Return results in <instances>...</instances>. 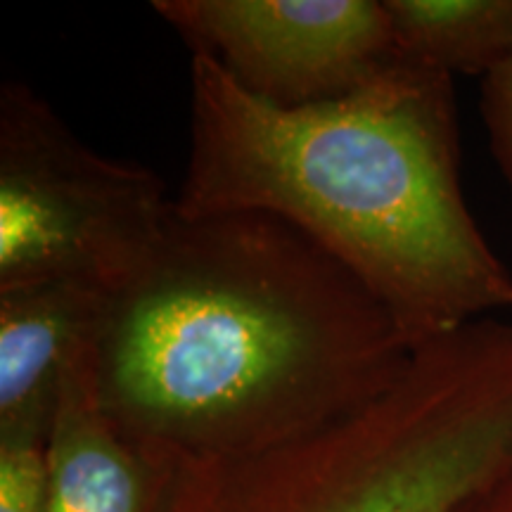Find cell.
<instances>
[{
  "instance_id": "9c48e42d",
  "label": "cell",
  "mask_w": 512,
  "mask_h": 512,
  "mask_svg": "<svg viewBox=\"0 0 512 512\" xmlns=\"http://www.w3.org/2000/svg\"><path fill=\"white\" fill-rule=\"evenodd\" d=\"M46 441L0 437V512H48Z\"/></svg>"
},
{
  "instance_id": "8992f818",
  "label": "cell",
  "mask_w": 512,
  "mask_h": 512,
  "mask_svg": "<svg viewBox=\"0 0 512 512\" xmlns=\"http://www.w3.org/2000/svg\"><path fill=\"white\" fill-rule=\"evenodd\" d=\"M102 299L72 280L0 290V437L48 439L64 384L95 349Z\"/></svg>"
},
{
  "instance_id": "30bf717a",
  "label": "cell",
  "mask_w": 512,
  "mask_h": 512,
  "mask_svg": "<svg viewBox=\"0 0 512 512\" xmlns=\"http://www.w3.org/2000/svg\"><path fill=\"white\" fill-rule=\"evenodd\" d=\"M479 114L491 155L512 192V62L482 79Z\"/></svg>"
},
{
  "instance_id": "5b68a950",
  "label": "cell",
  "mask_w": 512,
  "mask_h": 512,
  "mask_svg": "<svg viewBox=\"0 0 512 512\" xmlns=\"http://www.w3.org/2000/svg\"><path fill=\"white\" fill-rule=\"evenodd\" d=\"M242 91L280 110L356 93L399 57L384 0H155Z\"/></svg>"
},
{
  "instance_id": "8fae6325",
  "label": "cell",
  "mask_w": 512,
  "mask_h": 512,
  "mask_svg": "<svg viewBox=\"0 0 512 512\" xmlns=\"http://www.w3.org/2000/svg\"><path fill=\"white\" fill-rule=\"evenodd\" d=\"M460 512H512V470L472 498Z\"/></svg>"
},
{
  "instance_id": "3957f363",
  "label": "cell",
  "mask_w": 512,
  "mask_h": 512,
  "mask_svg": "<svg viewBox=\"0 0 512 512\" xmlns=\"http://www.w3.org/2000/svg\"><path fill=\"white\" fill-rule=\"evenodd\" d=\"M512 470V323L422 342L361 406L271 444L178 458L159 512H460Z\"/></svg>"
},
{
  "instance_id": "7a4b0ae2",
  "label": "cell",
  "mask_w": 512,
  "mask_h": 512,
  "mask_svg": "<svg viewBox=\"0 0 512 512\" xmlns=\"http://www.w3.org/2000/svg\"><path fill=\"white\" fill-rule=\"evenodd\" d=\"M185 216L264 211L328 249L413 347L512 309L460 183L453 76L396 57L356 93L280 110L190 57Z\"/></svg>"
},
{
  "instance_id": "277c9868",
  "label": "cell",
  "mask_w": 512,
  "mask_h": 512,
  "mask_svg": "<svg viewBox=\"0 0 512 512\" xmlns=\"http://www.w3.org/2000/svg\"><path fill=\"white\" fill-rule=\"evenodd\" d=\"M176 209L143 164L95 152L24 83L0 88V290L117 287Z\"/></svg>"
},
{
  "instance_id": "6da1fadb",
  "label": "cell",
  "mask_w": 512,
  "mask_h": 512,
  "mask_svg": "<svg viewBox=\"0 0 512 512\" xmlns=\"http://www.w3.org/2000/svg\"><path fill=\"white\" fill-rule=\"evenodd\" d=\"M413 349L375 294L292 223L174 209L102 299L95 384L140 444L221 456L361 406Z\"/></svg>"
},
{
  "instance_id": "ba28073f",
  "label": "cell",
  "mask_w": 512,
  "mask_h": 512,
  "mask_svg": "<svg viewBox=\"0 0 512 512\" xmlns=\"http://www.w3.org/2000/svg\"><path fill=\"white\" fill-rule=\"evenodd\" d=\"M396 50L448 76L512 62V0H384Z\"/></svg>"
},
{
  "instance_id": "52a82bcc",
  "label": "cell",
  "mask_w": 512,
  "mask_h": 512,
  "mask_svg": "<svg viewBox=\"0 0 512 512\" xmlns=\"http://www.w3.org/2000/svg\"><path fill=\"white\" fill-rule=\"evenodd\" d=\"M48 512H159L178 456L140 444L105 413L95 349L69 375L50 425Z\"/></svg>"
}]
</instances>
